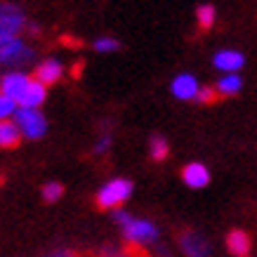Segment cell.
I'll list each match as a JSON object with an SVG mask.
<instances>
[{
	"mask_svg": "<svg viewBox=\"0 0 257 257\" xmlns=\"http://www.w3.org/2000/svg\"><path fill=\"white\" fill-rule=\"evenodd\" d=\"M123 234L127 243L135 245H144V243H154L158 238L156 224H151L149 219H130L127 224H123Z\"/></svg>",
	"mask_w": 257,
	"mask_h": 257,
	"instance_id": "5",
	"label": "cell"
},
{
	"mask_svg": "<svg viewBox=\"0 0 257 257\" xmlns=\"http://www.w3.org/2000/svg\"><path fill=\"white\" fill-rule=\"evenodd\" d=\"M196 99L201 101V104H215V101L219 99V92L215 90V87H198Z\"/></svg>",
	"mask_w": 257,
	"mask_h": 257,
	"instance_id": "19",
	"label": "cell"
},
{
	"mask_svg": "<svg viewBox=\"0 0 257 257\" xmlns=\"http://www.w3.org/2000/svg\"><path fill=\"white\" fill-rule=\"evenodd\" d=\"M118 47H120V43H118L116 38H99V40H94V50H97V52H116Z\"/></svg>",
	"mask_w": 257,
	"mask_h": 257,
	"instance_id": "20",
	"label": "cell"
},
{
	"mask_svg": "<svg viewBox=\"0 0 257 257\" xmlns=\"http://www.w3.org/2000/svg\"><path fill=\"white\" fill-rule=\"evenodd\" d=\"M47 257H80L76 250H69V248H59V250H55V252H50Z\"/></svg>",
	"mask_w": 257,
	"mask_h": 257,
	"instance_id": "22",
	"label": "cell"
},
{
	"mask_svg": "<svg viewBox=\"0 0 257 257\" xmlns=\"http://www.w3.org/2000/svg\"><path fill=\"white\" fill-rule=\"evenodd\" d=\"M15 111H17V104H15V101L0 94V120H8V118L12 116Z\"/></svg>",
	"mask_w": 257,
	"mask_h": 257,
	"instance_id": "21",
	"label": "cell"
},
{
	"mask_svg": "<svg viewBox=\"0 0 257 257\" xmlns=\"http://www.w3.org/2000/svg\"><path fill=\"white\" fill-rule=\"evenodd\" d=\"M196 19H198V29L201 31L212 29V24H215V8L212 5H201L196 10Z\"/></svg>",
	"mask_w": 257,
	"mask_h": 257,
	"instance_id": "17",
	"label": "cell"
},
{
	"mask_svg": "<svg viewBox=\"0 0 257 257\" xmlns=\"http://www.w3.org/2000/svg\"><path fill=\"white\" fill-rule=\"evenodd\" d=\"M64 76V66L57 59H45L38 64V69L33 71V78L38 80L40 85H55L57 80Z\"/></svg>",
	"mask_w": 257,
	"mask_h": 257,
	"instance_id": "8",
	"label": "cell"
},
{
	"mask_svg": "<svg viewBox=\"0 0 257 257\" xmlns=\"http://www.w3.org/2000/svg\"><path fill=\"white\" fill-rule=\"evenodd\" d=\"M29 78H31V76H24V73H19V71H10V73H5V76L0 78V94L8 97V99H12L15 104H19L24 90H26V85H29Z\"/></svg>",
	"mask_w": 257,
	"mask_h": 257,
	"instance_id": "7",
	"label": "cell"
},
{
	"mask_svg": "<svg viewBox=\"0 0 257 257\" xmlns=\"http://www.w3.org/2000/svg\"><path fill=\"white\" fill-rule=\"evenodd\" d=\"M149 149H151V158H154V161H165L168 154H170L168 142H165V137H161V135H154V137H151Z\"/></svg>",
	"mask_w": 257,
	"mask_h": 257,
	"instance_id": "16",
	"label": "cell"
},
{
	"mask_svg": "<svg viewBox=\"0 0 257 257\" xmlns=\"http://www.w3.org/2000/svg\"><path fill=\"white\" fill-rule=\"evenodd\" d=\"M226 250L234 257H248L250 250H252V241H250V236L245 231L234 229V231H229V236H226Z\"/></svg>",
	"mask_w": 257,
	"mask_h": 257,
	"instance_id": "11",
	"label": "cell"
},
{
	"mask_svg": "<svg viewBox=\"0 0 257 257\" xmlns=\"http://www.w3.org/2000/svg\"><path fill=\"white\" fill-rule=\"evenodd\" d=\"M26 26L24 12L12 3L0 5V38H17V33Z\"/></svg>",
	"mask_w": 257,
	"mask_h": 257,
	"instance_id": "4",
	"label": "cell"
},
{
	"mask_svg": "<svg viewBox=\"0 0 257 257\" xmlns=\"http://www.w3.org/2000/svg\"><path fill=\"white\" fill-rule=\"evenodd\" d=\"M182 179L184 184L191 189H203L208 182H210V172L203 163H189L184 170H182Z\"/></svg>",
	"mask_w": 257,
	"mask_h": 257,
	"instance_id": "10",
	"label": "cell"
},
{
	"mask_svg": "<svg viewBox=\"0 0 257 257\" xmlns=\"http://www.w3.org/2000/svg\"><path fill=\"white\" fill-rule=\"evenodd\" d=\"M33 57H36V52L29 45H24V40L0 38V64L3 66L19 69V66H26L29 62H33Z\"/></svg>",
	"mask_w": 257,
	"mask_h": 257,
	"instance_id": "1",
	"label": "cell"
},
{
	"mask_svg": "<svg viewBox=\"0 0 257 257\" xmlns=\"http://www.w3.org/2000/svg\"><path fill=\"white\" fill-rule=\"evenodd\" d=\"M113 219H116L118 224L123 226V224H127V222H130V219H133V217H130L127 212H123V210H116V212H113Z\"/></svg>",
	"mask_w": 257,
	"mask_h": 257,
	"instance_id": "24",
	"label": "cell"
},
{
	"mask_svg": "<svg viewBox=\"0 0 257 257\" xmlns=\"http://www.w3.org/2000/svg\"><path fill=\"white\" fill-rule=\"evenodd\" d=\"M45 97H47L45 85H40L36 78H29V85H26V90H24L22 99H19L17 106H22V109H36V106H40L45 101Z\"/></svg>",
	"mask_w": 257,
	"mask_h": 257,
	"instance_id": "9",
	"label": "cell"
},
{
	"mask_svg": "<svg viewBox=\"0 0 257 257\" xmlns=\"http://www.w3.org/2000/svg\"><path fill=\"white\" fill-rule=\"evenodd\" d=\"M22 144V133L17 123L12 120H0V147L3 149H17Z\"/></svg>",
	"mask_w": 257,
	"mask_h": 257,
	"instance_id": "14",
	"label": "cell"
},
{
	"mask_svg": "<svg viewBox=\"0 0 257 257\" xmlns=\"http://www.w3.org/2000/svg\"><path fill=\"white\" fill-rule=\"evenodd\" d=\"M109 144H111V137H109V135H104V137L99 140V144L94 147V154H104V151L109 149Z\"/></svg>",
	"mask_w": 257,
	"mask_h": 257,
	"instance_id": "23",
	"label": "cell"
},
{
	"mask_svg": "<svg viewBox=\"0 0 257 257\" xmlns=\"http://www.w3.org/2000/svg\"><path fill=\"white\" fill-rule=\"evenodd\" d=\"M80 71H83V62H78L76 66H73V78H78V76H80Z\"/></svg>",
	"mask_w": 257,
	"mask_h": 257,
	"instance_id": "25",
	"label": "cell"
},
{
	"mask_svg": "<svg viewBox=\"0 0 257 257\" xmlns=\"http://www.w3.org/2000/svg\"><path fill=\"white\" fill-rule=\"evenodd\" d=\"M177 241H179V248L184 250L187 257H210V243H208V238L196 234L194 229L179 231Z\"/></svg>",
	"mask_w": 257,
	"mask_h": 257,
	"instance_id": "6",
	"label": "cell"
},
{
	"mask_svg": "<svg viewBox=\"0 0 257 257\" xmlns=\"http://www.w3.org/2000/svg\"><path fill=\"white\" fill-rule=\"evenodd\" d=\"M64 194V187L59 184V182H47L45 187H43V198H45L47 203H52V201H59Z\"/></svg>",
	"mask_w": 257,
	"mask_h": 257,
	"instance_id": "18",
	"label": "cell"
},
{
	"mask_svg": "<svg viewBox=\"0 0 257 257\" xmlns=\"http://www.w3.org/2000/svg\"><path fill=\"white\" fill-rule=\"evenodd\" d=\"M15 123L19 127V133L29 140H40L47 130L45 116L38 109H17L15 111Z\"/></svg>",
	"mask_w": 257,
	"mask_h": 257,
	"instance_id": "3",
	"label": "cell"
},
{
	"mask_svg": "<svg viewBox=\"0 0 257 257\" xmlns=\"http://www.w3.org/2000/svg\"><path fill=\"white\" fill-rule=\"evenodd\" d=\"M172 94L184 101L196 99V94H198V80L191 73H182V76H177V78L172 80Z\"/></svg>",
	"mask_w": 257,
	"mask_h": 257,
	"instance_id": "12",
	"label": "cell"
},
{
	"mask_svg": "<svg viewBox=\"0 0 257 257\" xmlns=\"http://www.w3.org/2000/svg\"><path fill=\"white\" fill-rule=\"evenodd\" d=\"M130 194H133V182L130 179H111L109 184L101 187L99 194H97V208L99 210L118 208L123 201H127Z\"/></svg>",
	"mask_w": 257,
	"mask_h": 257,
	"instance_id": "2",
	"label": "cell"
},
{
	"mask_svg": "<svg viewBox=\"0 0 257 257\" xmlns=\"http://www.w3.org/2000/svg\"><path fill=\"white\" fill-rule=\"evenodd\" d=\"M212 64H215L217 69L231 73V71L241 69L243 64H245V57H243L241 52H236V50H219L217 55L212 57Z\"/></svg>",
	"mask_w": 257,
	"mask_h": 257,
	"instance_id": "13",
	"label": "cell"
},
{
	"mask_svg": "<svg viewBox=\"0 0 257 257\" xmlns=\"http://www.w3.org/2000/svg\"><path fill=\"white\" fill-rule=\"evenodd\" d=\"M243 87V80L238 78V76H234V73H229V76H224V78H219V83L215 85V90L219 92V97H231V94L241 92Z\"/></svg>",
	"mask_w": 257,
	"mask_h": 257,
	"instance_id": "15",
	"label": "cell"
}]
</instances>
